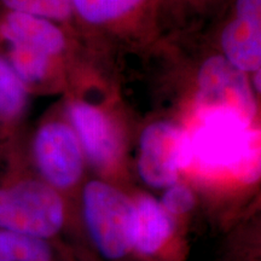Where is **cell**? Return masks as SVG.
Here are the masks:
<instances>
[{
    "label": "cell",
    "instance_id": "obj_1",
    "mask_svg": "<svg viewBox=\"0 0 261 261\" xmlns=\"http://www.w3.org/2000/svg\"><path fill=\"white\" fill-rule=\"evenodd\" d=\"M192 161L208 171H227L246 181L260 173V133L232 113H198V126L190 135Z\"/></svg>",
    "mask_w": 261,
    "mask_h": 261
},
{
    "label": "cell",
    "instance_id": "obj_2",
    "mask_svg": "<svg viewBox=\"0 0 261 261\" xmlns=\"http://www.w3.org/2000/svg\"><path fill=\"white\" fill-rule=\"evenodd\" d=\"M3 54L25 86L47 79L52 62L65 47L63 32L54 21L24 12L5 10L0 15Z\"/></svg>",
    "mask_w": 261,
    "mask_h": 261
},
{
    "label": "cell",
    "instance_id": "obj_3",
    "mask_svg": "<svg viewBox=\"0 0 261 261\" xmlns=\"http://www.w3.org/2000/svg\"><path fill=\"white\" fill-rule=\"evenodd\" d=\"M63 221L60 194L41 179L22 178L0 185V230L47 240Z\"/></svg>",
    "mask_w": 261,
    "mask_h": 261
},
{
    "label": "cell",
    "instance_id": "obj_4",
    "mask_svg": "<svg viewBox=\"0 0 261 261\" xmlns=\"http://www.w3.org/2000/svg\"><path fill=\"white\" fill-rule=\"evenodd\" d=\"M84 213L94 243L108 259H119L135 246L136 204L120 190L102 181L89 182Z\"/></svg>",
    "mask_w": 261,
    "mask_h": 261
},
{
    "label": "cell",
    "instance_id": "obj_5",
    "mask_svg": "<svg viewBox=\"0 0 261 261\" xmlns=\"http://www.w3.org/2000/svg\"><path fill=\"white\" fill-rule=\"evenodd\" d=\"M192 162L190 133L171 122H155L139 140L138 171L146 184L166 188L175 184L178 173Z\"/></svg>",
    "mask_w": 261,
    "mask_h": 261
},
{
    "label": "cell",
    "instance_id": "obj_6",
    "mask_svg": "<svg viewBox=\"0 0 261 261\" xmlns=\"http://www.w3.org/2000/svg\"><path fill=\"white\" fill-rule=\"evenodd\" d=\"M197 113L224 112L253 123L256 102L247 75L223 56L210 57L197 76Z\"/></svg>",
    "mask_w": 261,
    "mask_h": 261
},
{
    "label": "cell",
    "instance_id": "obj_7",
    "mask_svg": "<svg viewBox=\"0 0 261 261\" xmlns=\"http://www.w3.org/2000/svg\"><path fill=\"white\" fill-rule=\"evenodd\" d=\"M32 156L41 180L67 189L83 173V149L73 128L61 121L42 123L32 143Z\"/></svg>",
    "mask_w": 261,
    "mask_h": 261
},
{
    "label": "cell",
    "instance_id": "obj_8",
    "mask_svg": "<svg viewBox=\"0 0 261 261\" xmlns=\"http://www.w3.org/2000/svg\"><path fill=\"white\" fill-rule=\"evenodd\" d=\"M73 130L81 149L97 167L114 163L121 151V140L106 114L89 103H74L69 108Z\"/></svg>",
    "mask_w": 261,
    "mask_h": 261
},
{
    "label": "cell",
    "instance_id": "obj_9",
    "mask_svg": "<svg viewBox=\"0 0 261 261\" xmlns=\"http://www.w3.org/2000/svg\"><path fill=\"white\" fill-rule=\"evenodd\" d=\"M225 58L243 73H255L261 64V18L240 17L228 23L221 34Z\"/></svg>",
    "mask_w": 261,
    "mask_h": 261
},
{
    "label": "cell",
    "instance_id": "obj_10",
    "mask_svg": "<svg viewBox=\"0 0 261 261\" xmlns=\"http://www.w3.org/2000/svg\"><path fill=\"white\" fill-rule=\"evenodd\" d=\"M137 227L135 246L144 254L155 253L167 241L172 231L168 212L154 197L142 196L136 203Z\"/></svg>",
    "mask_w": 261,
    "mask_h": 261
},
{
    "label": "cell",
    "instance_id": "obj_11",
    "mask_svg": "<svg viewBox=\"0 0 261 261\" xmlns=\"http://www.w3.org/2000/svg\"><path fill=\"white\" fill-rule=\"evenodd\" d=\"M28 87L0 52V125L21 119L28 104Z\"/></svg>",
    "mask_w": 261,
    "mask_h": 261
},
{
    "label": "cell",
    "instance_id": "obj_12",
    "mask_svg": "<svg viewBox=\"0 0 261 261\" xmlns=\"http://www.w3.org/2000/svg\"><path fill=\"white\" fill-rule=\"evenodd\" d=\"M0 261H52L46 240L0 230Z\"/></svg>",
    "mask_w": 261,
    "mask_h": 261
},
{
    "label": "cell",
    "instance_id": "obj_13",
    "mask_svg": "<svg viewBox=\"0 0 261 261\" xmlns=\"http://www.w3.org/2000/svg\"><path fill=\"white\" fill-rule=\"evenodd\" d=\"M3 9L39 16L50 21H64L73 12L70 0H0Z\"/></svg>",
    "mask_w": 261,
    "mask_h": 261
},
{
    "label": "cell",
    "instance_id": "obj_14",
    "mask_svg": "<svg viewBox=\"0 0 261 261\" xmlns=\"http://www.w3.org/2000/svg\"><path fill=\"white\" fill-rule=\"evenodd\" d=\"M73 10L85 21L102 24L120 18L119 0H70Z\"/></svg>",
    "mask_w": 261,
    "mask_h": 261
},
{
    "label": "cell",
    "instance_id": "obj_15",
    "mask_svg": "<svg viewBox=\"0 0 261 261\" xmlns=\"http://www.w3.org/2000/svg\"><path fill=\"white\" fill-rule=\"evenodd\" d=\"M195 197L191 190L184 185L173 184L168 187L162 197V207L168 213L182 214L194 207Z\"/></svg>",
    "mask_w": 261,
    "mask_h": 261
},
{
    "label": "cell",
    "instance_id": "obj_16",
    "mask_svg": "<svg viewBox=\"0 0 261 261\" xmlns=\"http://www.w3.org/2000/svg\"><path fill=\"white\" fill-rule=\"evenodd\" d=\"M236 16L261 18V0H236Z\"/></svg>",
    "mask_w": 261,
    "mask_h": 261
},
{
    "label": "cell",
    "instance_id": "obj_17",
    "mask_svg": "<svg viewBox=\"0 0 261 261\" xmlns=\"http://www.w3.org/2000/svg\"><path fill=\"white\" fill-rule=\"evenodd\" d=\"M143 0H119V10H120V16H125L129 14L130 11H133L137 6H138Z\"/></svg>",
    "mask_w": 261,
    "mask_h": 261
},
{
    "label": "cell",
    "instance_id": "obj_18",
    "mask_svg": "<svg viewBox=\"0 0 261 261\" xmlns=\"http://www.w3.org/2000/svg\"><path fill=\"white\" fill-rule=\"evenodd\" d=\"M253 84H254V89H255L257 92H260V70H257L254 73Z\"/></svg>",
    "mask_w": 261,
    "mask_h": 261
}]
</instances>
